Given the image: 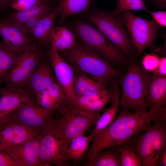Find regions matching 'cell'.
Here are the masks:
<instances>
[{
    "label": "cell",
    "mask_w": 166,
    "mask_h": 166,
    "mask_svg": "<svg viewBox=\"0 0 166 166\" xmlns=\"http://www.w3.org/2000/svg\"><path fill=\"white\" fill-rule=\"evenodd\" d=\"M149 2L152 3L159 8H166V0H147Z\"/></svg>",
    "instance_id": "ab89813d"
},
{
    "label": "cell",
    "mask_w": 166,
    "mask_h": 166,
    "mask_svg": "<svg viewBox=\"0 0 166 166\" xmlns=\"http://www.w3.org/2000/svg\"><path fill=\"white\" fill-rule=\"evenodd\" d=\"M86 19L97 27L123 53L127 56L136 54V49L127 31L121 13L115 14L98 8L87 12Z\"/></svg>",
    "instance_id": "7a4b0ae2"
},
{
    "label": "cell",
    "mask_w": 166,
    "mask_h": 166,
    "mask_svg": "<svg viewBox=\"0 0 166 166\" xmlns=\"http://www.w3.org/2000/svg\"><path fill=\"white\" fill-rule=\"evenodd\" d=\"M153 122L143 133L134 134L127 144L139 156L143 166H156L159 153L166 144V120Z\"/></svg>",
    "instance_id": "5b68a950"
},
{
    "label": "cell",
    "mask_w": 166,
    "mask_h": 166,
    "mask_svg": "<svg viewBox=\"0 0 166 166\" xmlns=\"http://www.w3.org/2000/svg\"><path fill=\"white\" fill-rule=\"evenodd\" d=\"M45 55L52 65L57 81L65 92L66 102H71L76 97L73 87L75 76L73 68L61 57L58 52L52 47L45 52Z\"/></svg>",
    "instance_id": "5bb4252c"
},
{
    "label": "cell",
    "mask_w": 166,
    "mask_h": 166,
    "mask_svg": "<svg viewBox=\"0 0 166 166\" xmlns=\"http://www.w3.org/2000/svg\"><path fill=\"white\" fill-rule=\"evenodd\" d=\"M21 54L11 49L2 41L0 42V85Z\"/></svg>",
    "instance_id": "4316f807"
},
{
    "label": "cell",
    "mask_w": 166,
    "mask_h": 166,
    "mask_svg": "<svg viewBox=\"0 0 166 166\" xmlns=\"http://www.w3.org/2000/svg\"><path fill=\"white\" fill-rule=\"evenodd\" d=\"M35 103L42 107L48 110L56 111L58 109L50 98L47 89L35 94Z\"/></svg>",
    "instance_id": "1f68e13d"
},
{
    "label": "cell",
    "mask_w": 166,
    "mask_h": 166,
    "mask_svg": "<svg viewBox=\"0 0 166 166\" xmlns=\"http://www.w3.org/2000/svg\"><path fill=\"white\" fill-rule=\"evenodd\" d=\"M147 112L132 113L121 108L118 115L104 130L94 136L87 152L89 162L106 148L127 144L133 136L145 131L151 125Z\"/></svg>",
    "instance_id": "6da1fadb"
},
{
    "label": "cell",
    "mask_w": 166,
    "mask_h": 166,
    "mask_svg": "<svg viewBox=\"0 0 166 166\" xmlns=\"http://www.w3.org/2000/svg\"><path fill=\"white\" fill-rule=\"evenodd\" d=\"M45 1L50 4L51 2L53 1V0H43Z\"/></svg>",
    "instance_id": "7bdbcfd3"
},
{
    "label": "cell",
    "mask_w": 166,
    "mask_h": 166,
    "mask_svg": "<svg viewBox=\"0 0 166 166\" xmlns=\"http://www.w3.org/2000/svg\"><path fill=\"white\" fill-rule=\"evenodd\" d=\"M56 111L46 109L35 102L5 115L1 119L0 125L17 123L41 134L54 121Z\"/></svg>",
    "instance_id": "30bf717a"
},
{
    "label": "cell",
    "mask_w": 166,
    "mask_h": 166,
    "mask_svg": "<svg viewBox=\"0 0 166 166\" xmlns=\"http://www.w3.org/2000/svg\"><path fill=\"white\" fill-rule=\"evenodd\" d=\"M74 32L65 26H53L50 37L51 47L58 52H65L72 49L77 42Z\"/></svg>",
    "instance_id": "44dd1931"
},
{
    "label": "cell",
    "mask_w": 166,
    "mask_h": 166,
    "mask_svg": "<svg viewBox=\"0 0 166 166\" xmlns=\"http://www.w3.org/2000/svg\"><path fill=\"white\" fill-rule=\"evenodd\" d=\"M124 25L139 58L144 50L152 45L158 36L161 27L153 19L136 16L130 11L121 13Z\"/></svg>",
    "instance_id": "9c48e42d"
},
{
    "label": "cell",
    "mask_w": 166,
    "mask_h": 166,
    "mask_svg": "<svg viewBox=\"0 0 166 166\" xmlns=\"http://www.w3.org/2000/svg\"><path fill=\"white\" fill-rule=\"evenodd\" d=\"M107 85L83 73L75 76L73 90L76 97L94 95L108 90Z\"/></svg>",
    "instance_id": "ffe728a7"
},
{
    "label": "cell",
    "mask_w": 166,
    "mask_h": 166,
    "mask_svg": "<svg viewBox=\"0 0 166 166\" xmlns=\"http://www.w3.org/2000/svg\"><path fill=\"white\" fill-rule=\"evenodd\" d=\"M147 12L152 17L156 23L161 27L166 26V11H152L148 10Z\"/></svg>",
    "instance_id": "e575fe53"
},
{
    "label": "cell",
    "mask_w": 166,
    "mask_h": 166,
    "mask_svg": "<svg viewBox=\"0 0 166 166\" xmlns=\"http://www.w3.org/2000/svg\"><path fill=\"white\" fill-rule=\"evenodd\" d=\"M92 0H59L57 6L59 10V24L70 15L87 12Z\"/></svg>",
    "instance_id": "cb8c5ba5"
},
{
    "label": "cell",
    "mask_w": 166,
    "mask_h": 166,
    "mask_svg": "<svg viewBox=\"0 0 166 166\" xmlns=\"http://www.w3.org/2000/svg\"><path fill=\"white\" fill-rule=\"evenodd\" d=\"M111 92L109 90L103 97L80 108L84 111L92 113H99L103 108L110 101Z\"/></svg>",
    "instance_id": "4dcf8cb0"
},
{
    "label": "cell",
    "mask_w": 166,
    "mask_h": 166,
    "mask_svg": "<svg viewBox=\"0 0 166 166\" xmlns=\"http://www.w3.org/2000/svg\"><path fill=\"white\" fill-rule=\"evenodd\" d=\"M41 134L15 123L0 125V148L21 143Z\"/></svg>",
    "instance_id": "e0dca14e"
},
{
    "label": "cell",
    "mask_w": 166,
    "mask_h": 166,
    "mask_svg": "<svg viewBox=\"0 0 166 166\" xmlns=\"http://www.w3.org/2000/svg\"><path fill=\"white\" fill-rule=\"evenodd\" d=\"M53 10L50 4L44 2L24 10L15 11L10 14L6 17L13 22L22 26L24 23L29 18L38 15H46Z\"/></svg>",
    "instance_id": "d4e9b609"
},
{
    "label": "cell",
    "mask_w": 166,
    "mask_h": 166,
    "mask_svg": "<svg viewBox=\"0 0 166 166\" xmlns=\"http://www.w3.org/2000/svg\"><path fill=\"white\" fill-rule=\"evenodd\" d=\"M64 53L66 59L83 73L107 84L120 74L99 53L77 42L72 49Z\"/></svg>",
    "instance_id": "3957f363"
},
{
    "label": "cell",
    "mask_w": 166,
    "mask_h": 166,
    "mask_svg": "<svg viewBox=\"0 0 166 166\" xmlns=\"http://www.w3.org/2000/svg\"><path fill=\"white\" fill-rule=\"evenodd\" d=\"M35 102V95L25 87L10 83L0 86L1 118L13 110Z\"/></svg>",
    "instance_id": "4fadbf2b"
},
{
    "label": "cell",
    "mask_w": 166,
    "mask_h": 166,
    "mask_svg": "<svg viewBox=\"0 0 166 166\" xmlns=\"http://www.w3.org/2000/svg\"><path fill=\"white\" fill-rule=\"evenodd\" d=\"M1 112H0V118H1Z\"/></svg>",
    "instance_id": "ee69618b"
},
{
    "label": "cell",
    "mask_w": 166,
    "mask_h": 166,
    "mask_svg": "<svg viewBox=\"0 0 166 166\" xmlns=\"http://www.w3.org/2000/svg\"><path fill=\"white\" fill-rule=\"evenodd\" d=\"M156 166H166V144L160 149L156 160Z\"/></svg>",
    "instance_id": "74e56055"
},
{
    "label": "cell",
    "mask_w": 166,
    "mask_h": 166,
    "mask_svg": "<svg viewBox=\"0 0 166 166\" xmlns=\"http://www.w3.org/2000/svg\"><path fill=\"white\" fill-rule=\"evenodd\" d=\"M48 94L58 109L65 103L66 97L65 92L57 81L47 89Z\"/></svg>",
    "instance_id": "f546056e"
},
{
    "label": "cell",
    "mask_w": 166,
    "mask_h": 166,
    "mask_svg": "<svg viewBox=\"0 0 166 166\" xmlns=\"http://www.w3.org/2000/svg\"><path fill=\"white\" fill-rule=\"evenodd\" d=\"M156 75L163 76L166 75V58L164 57L160 59L158 66L156 69Z\"/></svg>",
    "instance_id": "f35d334b"
},
{
    "label": "cell",
    "mask_w": 166,
    "mask_h": 166,
    "mask_svg": "<svg viewBox=\"0 0 166 166\" xmlns=\"http://www.w3.org/2000/svg\"><path fill=\"white\" fill-rule=\"evenodd\" d=\"M88 166H121V154L117 146L108 147L98 153Z\"/></svg>",
    "instance_id": "484cf974"
},
{
    "label": "cell",
    "mask_w": 166,
    "mask_h": 166,
    "mask_svg": "<svg viewBox=\"0 0 166 166\" xmlns=\"http://www.w3.org/2000/svg\"><path fill=\"white\" fill-rule=\"evenodd\" d=\"M0 36L2 42L16 53L22 54L33 42L22 26L6 17H0Z\"/></svg>",
    "instance_id": "9a60e30c"
},
{
    "label": "cell",
    "mask_w": 166,
    "mask_h": 166,
    "mask_svg": "<svg viewBox=\"0 0 166 166\" xmlns=\"http://www.w3.org/2000/svg\"><path fill=\"white\" fill-rule=\"evenodd\" d=\"M46 2L43 0H13L9 5L16 11L24 10Z\"/></svg>",
    "instance_id": "d6a6232c"
},
{
    "label": "cell",
    "mask_w": 166,
    "mask_h": 166,
    "mask_svg": "<svg viewBox=\"0 0 166 166\" xmlns=\"http://www.w3.org/2000/svg\"><path fill=\"white\" fill-rule=\"evenodd\" d=\"M160 58L155 54H146L142 59L143 67L149 71L155 70L157 68Z\"/></svg>",
    "instance_id": "836d02e7"
},
{
    "label": "cell",
    "mask_w": 166,
    "mask_h": 166,
    "mask_svg": "<svg viewBox=\"0 0 166 166\" xmlns=\"http://www.w3.org/2000/svg\"><path fill=\"white\" fill-rule=\"evenodd\" d=\"M59 10L57 6L51 12L42 18L34 29L32 34L38 40L42 46L46 47L50 43V34L54 26L53 24Z\"/></svg>",
    "instance_id": "7402d4cb"
},
{
    "label": "cell",
    "mask_w": 166,
    "mask_h": 166,
    "mask_svg": "<svg viewBox=\"0 0 166 166\" xmlns=\"http://www.w3.org/2000/svg\"><path fill=\"white\" fill-rule=\"evenodd\" d=\"M134 56L130 57L128 71L120 79V106L135 112H147L145 102L148 73L140 65Z\"/></svg>",
    "instance_id": "277c9868"
},
{
    "label": "cell",
    "mask_w": 166,
    "mask_h": 166,
    "mask_svg": "<svg viewBox=\"0 0 166 166\" xmlns=\"http://www.w3.org/2000/svg\"><path fill=\"white\" fill-rule=\"evenodd\" d=\"M39 166L70 165L66 153V146L55 118L39 136Z\"/></svg>",
    "instance_id": "ba28073f"
},
{
    "label": "cell",
    "mask_w": 166,
    "mask_h": 166,
    "mask_svg": "<svg viewBox=\"0 0 166 166\" xmlns=\"http://www.w3.org/2000/svg\"><path fill=\"white\" fill-rule=\"evenodd\" d=\"M45 15H38L28 19L22 25V26L26 32L29 34H32L34 29L39 20Z\"/></svg>",
    "instance_id": "d590c367"
},
{
    "label": "cell",
    "mask_w": 166,
    "mask_h": 166,
    "mask_svg": "<svg viewBox=\"0 0 166 166\" xmlns=\"http://www.w3.org/2000/svg\"><path fill=\"white\" fill-rule=\"evenodd\" d=\"M57 110L55 119L66 147L72 140L84 134L95 125L100 116L99 113H89L66 102Z\"/></svg>",
    "instance_id": "8992f818"
},
{
    "label": "cell",
    "mask_w": 166,
    "mask_h": 166,
    "mask_svg": "<svg viewBox=\"0 0 166 166\" xmlns=\"http://www.w3.org/2000/svg\"><path fill=\"white\" fill-rule=\"evenodd\" d=\"M4 0H0V8H2Z\"/></svg>",
    "instance_id": "b9f144b4"
},
{
    "label": "cell",
    "mask_w": 166,
    "mask_h": 166,
    "mask_svg": "<svg viewBox=\"0 0 166 166\" xmlns=\"http://www.w3.org/2000/svg\"><path fill=\"white\" fill-rule=\"evenodd\" d=\"M0 151V166H18L17 164L6 153L5 154Z\"/></svg>",
    "instance_id": "8d00e7d4"
},
{
    "label": "cell",
    "mask_w": 166,
    "mask_h": 166,
    "mask_svg": "<svg viewBox=\"0 0 166 166\" xmlns=\"http://www.w3.org/2000/svg\"><path fill=\"white\" fill-rule=\"evenodd\" d=\"M145 102L150 121L166 120V77L148 74Z\"/></svg>",
    "instance_id": "7c38bea8"
},
{
    "label": "cell",
    "mask_w": 166,
    "mask_h": 166,
    "mask_svg": "<svg viewBox=\"0 0 166 166\" xmlns=\"http://www.w3.org/2000/svg\"><path fill=\"white\" fill-rule=\"evenodd\" d=\"M93 136L83 134L72 140L66 148L67 157L69 161H81L85 156Z\"/></svg>",
    "instance_id": "603a6c76"
},
{
    "label": "cell",
    "mask_w": 166,
    "mask_h": 166,
    "mask_svg": "<svg viewBox=\"0 0 166 166\" xmlns=\"http://www.w3.org/2000/svg\"><path fill=\"white\" fill-rule=\"evenodd\" d=\"M49 67L41 60L33 70L25 86L36 93L47 89L56 81Z\"/></svg>",
    "instance_id": "d6986e66"
},
{
    "label": "cell",
    "mask_w": 166,
    "mask_h": 166,
    "mask_svg": "<svg viewBox=\"0 0 166 166\" xmlns=\"http://www.w3.org/2000/svg\"><path fill=\"white\" fill-rule=\"evenodd\" d=\"M121 154V166H142V161L138 155L127 144L117 146Z\"/></svg>",
    "instance_id": "83f0119b"
},
{
    "label": "cell",
    "mask_w": 166,
    "mask_h": 166,
    "mask_svg": "<svg viewBox=\"0 0 166 166\" xmlns=\"http://www.w3.org/2000/svg\"><path fill=\"white\" fill-rule=\"evenodd\" d=\"M12 0H4L2 8L6 7L9 5L10 2Z\"/></svg>",
    "instance_id": "60d3db41"
},
{
    "label": "cell",
    "mask_w": 166,
    "mask_h": 166,
    "mask_svg": "<svg viewBox=\"0 0 166 166\" xmlns=\"http://www.w3.org/2000/svg\"><path fill=\"white\" fill-rule=\"evenodd\" d=\"M111 83L109 88L111 92V106L100 116L97 121L91 133L93 137L104 130L114 121L120 106L121 94L119 83L115 79L112 81Z\"/></svg>",
    "instance_id": "ac0fdd59"
},
{
    "label": "cell",
    "mask_w": 166,
    "mask_h": 166,
    "mask_svg": "<svg viewBox=\"0 0 166 166\" xmlns=\"http://www.w3.org/2000/svg\"><path fill=\"white\" fill-rule=\"evenodd\" d=\"M40 46L33 42L21 54L6 75L4 82L25 87L31 73L41 60Z\"/></svg>",
    "instance_id": "8fae6325"
},
{
    "label": "cell",
    "mask_w": 166,
    "mask_h": 166,
    "mask_svg": "<svg viewBox=\"0 0 166 166\" xmlns=\"http://www.w3.org/2000/svg\"><path fill=\"white\" fill-rule=\"evenodd\" d=\"M140 10H144L146 12L148 10L144 0H117L116 7L112 12L119 14L126 11Z\"/></svg>",
    "instance_id": "f1b7e54d"
},
{
    "label": "cell",
    "mask_w": 166,
    "mask_h": 166,
    "mask_svg": "<svg viewBox=\"0 0 166 166\" xmlns=\"http://www.w3.org/2000/svg\"><path fill=\"white\" fill-rule=\"evenodd\" d=\"M73 29L84 45L97 52L108 62L118 65L127 60V56L89 22H77L73 25Z\"/></svg>",
    "instance_id": "52a82bcc"
},
{
    "label": "cell",
    "mask_w": 166,
    "mask_h": 166,
    "mask_svg": "<svg viewBox=\"0 0 166 166\" xmlns=\"http://www.w3.org/2000/svg\"><path fill=\"white\" fill-rule=\"evenodd\" d=\"M39 136L17 144L0 148L17 164L18 166H39Z\"/></svg>",
    "instance_id": "2e32d148"
}]
</instances>
